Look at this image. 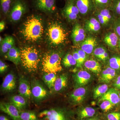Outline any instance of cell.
<instances>
[{"label": "cell", "mask_w": 120, "mask_h": 120, "mask_svg": "<svg viewBox=\"0 0 120 120\" xmlns=\"http://www.w3.org/2000/svg\"><path fill=\"white\" fill-rule=\"evenodd\" d=\"M101 120L99 118H98V117H90V118H87L86 120Z\"/></svg>", "instance_id": "obj_48"}, {"label": "cell", "mask_w": 120, "mask_h": 120, "mask_svg": "<svg viewBox=\"0 0 120 120\" xmlns=\"http://www.w3.org/2000/svg\"><path fill=\"white\" fill-rule=\"evenodd\" d=\"M119 103L120 105V94H119Z\"/></svg>", "instance_id": "obj_51"}, {"label": "cell", "mask_w": 120, "mask_h": 120, "mask_svg": "<svg viewBox=\"0 0 120 120\" xmlns=\"http://www.w3.org/2000/svg\"><path fill=\"white\" fill-rule=\"evenodd\" d=\"M35 8L48 14L54 13L56 10L55 0H35Z\"/></svg>", "instance_id": "obj_10"}, {"label": "cell", "mask_w": 120, "mask_h": 120, "mask_svg": "<svg viewBox=\"0 0 120 120\" xmlns=\"http://www.w3.org/2000/svg\"><path fill=\"white\" fill-rule=\"evenodd\" d=\"M97 10L99 13L105 17L107 22H112L113 24L116 19L109 8L100 10L97 9Z\"/></svg>", "instance_id": "obj_30"}, {"label": "cell", "mask_w": 120, "mask_h": 120, "mask_svg": "<svg viewBox=\"0 0 120 120\" xmlns=\"http://www.w3.org/2000/svg\"><path fill=\"white\" fill-rule=\"evenodd\" d=\"M97 45L96 39L93 37H89L85 39L82 42L81 49L87 54H90L94 52Z\"/></svg>", "instance_id": "obj_21"}, {"label": "cell", "mask_w": 120, "mask_h": 120, "mask_svg": "<svg viewBox=\"0 0 120 120\" xmlns=\"http://www.w3.org/2000/svg\"><path fill=\"white\" fill-rule=\"evenodd\" d=\"M109 65L110 68L120 71V55H115L110 58Z\"/></svg>", "instance_id": "obj_35"}, {"label": "cell", "mask_w": 120, "mask_h": 120, "mask_svg": "<svg viewBox=\"0 0 120 120\" xmlns=\"http://www.w3.org/2000/svg\"><path fill=\"white\" fill-rule=\"evenodd\" d=\"M73 57L75 60L76 61V67L77 68H80V59L79 56L78 54L77 51H75L73 52L72 54Z\"/></svg>", "instance_id": "obj_45"}, {"label": "cell", "mask_w": 120, "mask_h": 120, "mask_svg": "<svg viewBox=\"0 0 120 120\" xmlns=\"http://www.w3.org/2000/svg\"><path fill=\"white\" fill-rule=\"evenodd\" d=\"M107 120H120V112H114L107 114L106 116Z\"/></svg>", "instance_id": "obj_39"}, {"label": "cell", "mask_w": 120, "mask_h": 120, "mask_svg": "<svg viewBox=\"0 0 120 120\" xmlns=\"http://www.w3.org/2000/svg\"><path fill=\"white\" fill-rule=\"evenodd\" d=\"M94 15H95L96 17L98 18V20L101 24L102 26H105V25H106L107 24L109 23V22H107V20L105 17L99 13L98 11L97 10L94 12Z\"/></svg>", "instance_id": "obj_42"}, {"label": "cell", "mask_w": 120, "mask_h": 120, "mask_svg": "<svg viewBox=\"0 0 120 120\" xmlns=\"http://www.w3.org/2000/svg\"><path fill=\"white\" fill-rule=\"evenodd\" d=\"M86 89L83 87L76 88L69 97L71 103L74 105L82 103L86 98Z\"/></svg>", "instance_id": "obj_16"}, {"label": "cell", "mask_w": 120, "mask_h": 120, "mask_svg": "<svg viewBox=\"0 0 120 120\" xmlns=\"http://www.w3.org/2000/svg\"><path fill=\"white\" fill-rule=\"evenodd\" d=\"M84 66L87 69L95 74H99L101 71V64L95 60H87L84 62Z\"/></svg>", "instance_id": "obj_27"}, {"label": "cell", "mask_w": 120, "mask_h": 120, "mask_svg": "<svg viewBox=\"0 0 120 120\" xmlns=\"http://www.w3.org/2000/svg\"><path fill=\"white\" fill-rule=\"evenodd\" d=\"M68 76L66 74H63L57 78L53 88L51 91L54 93L60 92L65 89L68 85Z\"/></svg>", "instance_id": "obj_20"}, {"label": "cell", "mask_w": 120, "mask_h": 120, "mask_svg": "<svg viewBox=\"0 0 120 120\" xmlns=\"http://www.w3.org/2000/svg\"><path fill=\"white\" fill-rule=\"evenodd\" d=\"M32 98L37 102L44 101L49 95V91L38 80L32 79L31 83Z\"/></svg>", "instance_id": "obj_6"}, {"label": "cell", "mask_w": 120, "mask_h": 120, "mask_svg": "<svg viewBox=\"0 0 120 120\" xmlns=\"http://www.w3.org/2000/svg\"><path fill=\"white\" fill-rule=\"evenodd\" d=\"M5 23L4 21H1L0 23V31L2 32L5 27Z\"/></svg>", "instance_id": "obj_46"}, {"label": "cell", "mask_w": 120, "mask_h": 120, "mask_svg": "<svg viewBox=\"0 0 120 120\" xmlns=\"http://www.w3.org/2000/svg\"><path fill=\"white\" fill-rule=\"evenodd\" d=\"M96 113V110L92 107H84L78 110L77 116L79 120H84L85 119L94 117Z\"/></svg>", "instance_id": "obj_26"}, {"label": "cell", "mask_w": 120, "mask_h": 120, "mask_svg": "<svg viewBox=\"0 0 120 120\" xmlns=\"http://www.w3.org/2000/svg\"><path fill=\"white\" fill-rule=\"evenodd\" d=\"M14 2L13 0H0L1 9L4 14L10 12Z\"/></svg>", "instance_id": "obj_33"}, {"label": "cell", "mask_w": 120, "mask_h": 120, "mask_svg": "<svg viewBox=\"0 0 120 120\" xmlns=\"http://www.w3.org/2000/svg\"><path fill=\"white\" fill-rule=\"evenodd\" d=\"M114 88L120 90V75L116 77L113 84Z\"/></svg>", "instance_id": "obj_44"}, {"label": "cell", "mask_w": 120, "mask_h": 120, "mask_svg": "<svg viewBox=\"0 0 120 120\" xmlns=\"http://www.w3.org/2000/svg\"><path fill=\"white\" fill-rule=\"evenodd\" d=\"M62 63L65 68H69L76 64V61L75 60L72 55L67 54L62 60Z\"/></svg>", "instance_id": "obj_37"}, {"label": "cell", "mask_w": 120, "mask_h": 120, "mask_svg": "<svg viewBox=\"0 0 120 120\" xmlns=\"http://www.w3.org/2000/svg\"><path fill=\"white\" fill-rule=\"evenodd\" d=\"M68 34L65 28L59 22L52 21L47 25L45 30L47 43L52 47H58L66 42Z\"/></svg>", "instance_id": "obj_2"}, {"label": "cell", "mask_w": 120, "mask_h": 120, "mask_svg": "<svg viewBox=\"0 0 120 120\" xmlns=\"http://www.w3.org/2000/svg\"><path fill=\"white\" fill-rule=\"evenodd\" d=\"M0 120H11L7 116L1 115L0 116Z\"/></svg>", "instance_id": "obj_47"}, {"label": "cell", "mask_w": 120, "mask_h": 120, "mask_svg": "<svg viewBox=\"0 0 120 120\" xmlns=\"http://www.w3.org/2000/svg\"><path fill=\"white\" fill-rule=\"evenodd\" d=\"M41 17L31 15L27 18L23 24L20 33L25 41L30 42H37L43 37L44 25Z\"/></svg>", "instance_id": "obj_1"}, {"label": "cell", "mask_w": 120, "mask_h": 120, "mask_svg": "<svg viewBox=\"0 0 120 120\" xmlns=\"http://www.w3.org/2000/svg\"><path fill=\"white\" fill-rule=\"evenodd\" d=\"M16 79L13 72L9 73L5 77L1 85V89L2 92H12L16 88Z\"/></svg>", "instance_id": "obj_13"}, {"label": "cell", "mask_w": 120, "mask_h": 120, "mask_svg": "<svg viewBox=\"0 0 120 120\" xmlns=\"http://www.w3.org/2000/svg\"><path fill=\"white\" fill-rule=\"evenodd\" d=\"M85 28L87 31L90 33H97L101 30V23L96 18L91 17L86 21Z\"/></svg>", "instance_id": "obj_23"}, {"label": "cell", "mask_w": 120, "mask_h": 120, "mask_svg": "<svg viewBox=\"0 0 120 120\" xmlns=\"http://www.w3.org/2000/svg\"><path fill=\"white\" fill-rule=\"evenodd\" d=\"M117 49L118 51L120 52V37H119V38H118V45H117Z\"/></svg>", "instance_id": "obj_49"}, {"label": "cell", "mask_w": 120, "mask_h": 120, "mask_svg": "<svg viewBox=\"0 0 120 120\" xmlns=\"http://www.w3.org/2000/svg\"><path fill=\"white\" fill-rule=\"evenodd\" d=\"M21 120H38V116L34 111L26 110L20 112Z\"/></svg>", "instance_id": "obj_31"}, {"label": "cell", "mask_w": 120, "mask_h": 120, "mask_svg": "<svg viewBox=\"0 0 120 120\" xmlns=\"http://www.w3.org/2000/svg\"><path fill=\"white\" fill-rule=\"evenodd\" d=\"M27 10V5L24 0H15L9 12L10 19L12 22H18Z\"/></svg>", "instance_id": "obj_8"}, {"label": "cell", "mask_w": 120, "mask_h": 120, "mask_svg": "<svg viewBox=\"0 0 120 120\" xmlns=\"http://www.w3.org/2000/svg\"><path fill=\"white\" fill-rule=\"evenodd\" d=\"M118 71L110 67L107 68L102 72L99 77V82L106 83H109L110 82L116 77Z\"/></svg>", "instance_id": "obj_22"}, {"label": "cell", "mask_w": 120, "mask_h": 120, "mask_svg": "<svg viewBox=\"0 0 120 120\" xmlns=\"http://www.w3.org/2000/svg\"><path fill=\"white\" fill-rule=\"evenodd\" d=\"M119 36L114 31L110 32L105 36L104 41L105 43L109 47L114 49H117V45Z\"/></svg>", "instance_id": "obj_24"}, {"label": "cell", "mask_w": 120, "mask_h": 120, "mask_svg": "<svg viewBox=\"0 0 120 120\" xmlns=\"http://www.w3.org/2000/svg\"><path fill=\"white\" fill-rule=\"evenodd\" d=\"M56 73H45L42 77V79L50 90H52L54 86L57 79Z\"/></svg>", "instance_id": "obj_28"}, {"label": "cell", "mask_w": 120, "mask_h": 120, "mask_svg": "<svg viewBox=\"0 0 120 120\" xmlns=\"http://www.w3.org/2000/svg\"><path fill=\"white\" fill-rule=\"evenodd\" d=\"M3 40V39H2V38L0 37V43H1V42H2Z\"/></svg>", "instance_id": "obj_50"}, {"label": "cell", "mask_w": 120, "mask_h": 120, "mask_svg": "<svg viewBox=\"0 0 120 120\" xmlns=\"http://www.w3.org/2000/svg\"><path fill=\"white\" fill-rule=\"evenodd\" d=\"M0 109L12 120H21L19 110L10 102H1Z\"/></svg>", "instance_id": "obj_11"}, {"label": "cell", "mask_w": 120, "mask_h": 120, "mask_svg": "<svg viewBox=\"0 0 120 120\" xmlns=\"http://www.w3.org/2000/svg\"><path fill=\"white\" fill-rule=\"evenodd\" d=\"M45 120H71V114L66 109L57 107L42 111L38 115Z\"/></svg>", "instance_id": "obj_5"}, {"label": "cell", "mask_w": 120, "mask_h": 120, "mask_svg": "<svg viewBox=\"0 0 120 120\" xmlns=\"http://www.w3.org/2000/svg\"><path fill=\"white\" fill-rule=\"evenodd\" d=\"M108 86L106 84L97 86L94 90V98L96 99L103 96L108 91Z\"/></svg>", "instance_id": "obj_32"}, {"label": "cell", "mask_w": 120, "mask_h": 120, "mask_svg": "<svg viewBox=\"0 0 120 120\" xmlns=\"http://www.w3.org/2000/svg\"><path fill=\"white\" fill-rule=\"evenodd\" d=\"M77 51L79 57L80 67V68H82L84 62L86 61V53L82 49L78 50Z\"/></svg>", "instance_id": "obj_41"}, {"label": "cell", "mask_w": 120, "mask_h": 120, "mask_svg": "<svg viewBox=\"0 0 120 120\" xmlns=\"http://www.w3.org/2000/svg\"><path fill=\"white\" fill-rule=\"evenodd\" d=\"M9 101L10 103L15 106L20 112L25 110L28 105L27 99L19 94L12 96Z\"/></svg>", "instance_id": "obj_18"}, {"label": "cell", "mask_w": 120, "mask_h": 120, "mask_svg": "<svg viewBox=\"0 0 120 120\" xmlns=\"http://www.w3.org/2000/svg\"><path fill=\"white\" fill-rule=\"evenodd\" d=\"M61 61V55L59 52L54 50L46 52L42 58V71L45 73L60 72L62 69Z\"/></svg>", "instance_id": "obj_4"}, {"label": "cell", "mask_w": 120, "mask_h": 120, "mask_svg": "<svg viewBox=\"0 0 120 120\" xmlns=\"http://www.w3.org/2000/svg\"><path fill=\"white\" fill-rule=\"evenodd\" d=\"M61 12L63 16L70 22L76 21L80 15L75 0H66Z\"/></svg>", "instance_id": "obj_7"}, {"label": "cell", "mask_w": 120, "mask_h": 120, "mask_svg": "<svg viewBox=\"0 0 120 120\" xmlns=\"http://www.w3.org/2000/svg\"><path fill=\"white\" fill-rule=\"evenodd\" d=\"M15 43V40L13 37L11 36L5 37L1 43L0 52L1 54L5 55L14 46Z\"/></svg>", "instance_id": "obj_25"}, {"label": "cell", "mask_w": 120, "mask_h": 120, "mask_svg": "<svg viewBox=\"0 0 120 120\" xmlns=\"http://www.w3.org/2000/svg\"><path fill=\"white\" fill-rule=\"evenodd\" d=\"M20 50L22 67L30 73L36 71L41 61L38 50L33 46L27 45L21 47Z\"/></svg>", "instance_id": "obj_3"}, {"label": "cell", "mask_w": 120, "mask_h": 120, "mask_svg": "<svg viewBox=\"0 0 120 120\" xmlns=\"http://www.w3.org/2000/svg\"><path fill=\"white\" fill-rule=\"evenodd\" d=\"M86 37V31L79 24H75L73 27L71 34V38L75 44L82 42Z\"/></svg>", "instance_id": "obj_17"}, {"label": "cell", "mask_w": 120, "mask_h": 120, "mask_svg": "<svg viewBox=\"0 0 120 120\" xmlns=\"http://www.w3.org/2000/svg\"><path fill=\"white\" fill-rule=\"evenodd\" d=\"M19 92L27 100L32 98L31 84L23 76H20L19 79Z\"/></svg>", "instance_id": "obj_12"}, {"label": "cell", "mask_w": 120, "mask_h": 120, "mask_svg": "<svg viewBox=\"0 0 120 120\" xmlns=\"http://www.w3.org/2000/svg\"><path fill=\"white\" fill-rule=\"evenodd\" d=\"M97 10L109 8L112 0H93Z\"/></svg>", "instance_id": "obj_34"}, {"label": "cell", "mask_w": 120, "mask_h": 120, "mask_svg": "<svg viewBox=\"0 0 120 120\" xmlns=\"http://www.w3.org/2000/svg\"><path fill=\"white\" fill-rule=\"evenodd\" d=\"M114 106L113 104L109 101L105 100L102 101L100 107L103 112H106L112 109Z\"/></svg>", "instance_id": "obj_38"}, {"label": "cell", "mask_w": 120, "mask_h": 120, "mask_svg": "<svg viewBox=\"0 0 120 120\" xmlns=\"http://www.w3.org/2000/svg\"><path fill=\"white\" fill-rule=\"evenodd\" d=\"M44 120V119H42V120Z\"/></svg>", "instance_id": "obj_52"}, {"label": "cell", "mask_w": 120, "mask_h": 120, "mask_svg": "<svg viewBox=\"0 0 120 120\" xmlns=\"http://www.w3.org/2000/svg\"><path fill=\"white\" fill-rule=\"evenodd\" d=\"M5 58L17 65L21 62L20 50L16 47L13 46L4 56Z\"/></svg>", "instance_id": "obj_19"}, {"label": "cell", "mask_w": 120, "mask_h": 120, "mask_svg": "<svg viewBox=\"0 0 120 120\" xmlns=\"http://www.w3.org/2000/svg\"><path fill=\"white\" fill-rule=\"evenodd\" d=\"M119 90L116 88H112L109 89L105 94L100 98L99 101H109L114 105H118L119 103Z\"/></svg>", "instance_id": "obj_15"}, {"label": "cell", "mask_w": 120, "mask_h": 120, "mask_svg": "<svg viewBox=\"0 0 120 120\" xmlns=\"http://www.w3.org/2000/svg\"><path fill=\"white\" fill-rule=\"evenodd\" d=\"M109 8L116 19L120 18V0H112Z\"/></svg>", "instance_id": "obj_36"}, {"label": "cell", "mask_w": 120, "mask_h": 120, "mask_svg": "<svg viewBox=\"0 0 120 120\" xmlns=\"http://www.w3.org/2000/svg\"><path fill=\"white\" fill-rule=\"evenodd\" d=\"M93 53L97 58L104 61L106 60L109 58L108 52L103 47H99L95 49Z\"/></svg>", "instance_id": "obj_29"}, {"label": "cell", "mask_w": 120, "mask_h": 120, "mask_svg": "<svg viewBox=\"0 0 120 120\" xmlns=\"http://www.w3.org/2000/svg\"><path fill=\"white\" fill-rule=\"evenodd\" d=\"M91 75L85 71H80L73 76V80L76 88L85 86L90 82Z\"/></svg>", "instance_id": "obj_14"}, {"label": "cell", "mask_w": 120, "mask_h": 120, "mask_svg": "<svg viewBox=\"0 0 120 120\" xmlns=\"http://www.w3.org/2000/svg\"><path fill=\"white\" fill-rule=\"evenodd\" d=\"M114 31L120 37V18L116 19L113 24Z\"/></svg>", "instance_id": "obj_40"}, {"label": "cell", "mask_w": 120, "mask_h": 120, "mask_svg": "<svg viewBox=\"0 0 120 120\" xmlns=\"http://www.w3.org/2000/svg\"><path fill=\"white\" fill-rule=\"evenodd\" d=\"M8 66L2 60H0V73L3 74L8 70Z\"/></svg>", "instance_id": "obj_43"}, {"label": "cell", "mask_w": 120, "mask_h": 120, "mask_svg": "<svg viewBox=\"0 0 120 120\" xmlns=\"http://www.w3.org/2000/svg\"><path fill=\"white\" fill-rule=\"evenodd\" d=\"M75 1L80 15L83 16L94 14L97 10L93 0H75Z\"/></svg>", "instance_id": "obj_9"}]
</instances>
